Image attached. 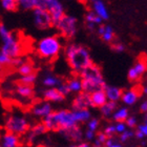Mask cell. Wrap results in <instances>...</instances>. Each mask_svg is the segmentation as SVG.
<instances>
[{
	"label": "cell",
	"mask_w": 147,
	"mask_h": 147,
	"mask_svg": "<svg viewBox=\"0 0 147 147\" xmlns=\"http://www.w3.org/2000/svg\"><path fill=\"white\" fill-rule=\"evenodd\" d=\"M42 123L46 130H59L64 134L78 127L73 111L66 109L53 111L43 119Z\"/></svg>",
	"instance_id": "obj_1"
},
{
	"label": "cell",
	"mask_w": 147,
	"mask_h": 147,
	"mask_svg": "<svg viewBox=\"0 0 147 147\" xmlns=\"http://www.w3.org/2000/svg\"><path fill=\"white\" fill-rule=\"evenodd\" d=\"M65 56L68 65L76 73H81L92 64L88 49L82 45L69 44L65 49Z\"/></svg>",
	"instance_id": "obj_2"
},
{
	"label": "cell",
	"mask_w": 147,
	"mask_h": 147,
	"mask_svg": "<svg viewBox=\"0 0 147 147\" xmlns=\"http://www.w3.org/2000/svg\"><path fill=\"white\" fill-rule=\"evenodd\" d=\"M80 77L82 80V92L92 94L96 90L104 89L106 83L102 76L101 69L96 64H92L84 71L80 73Z\"/></svg>",
	"instance_id": "obj_3"
},
{
	"label": "cell",
	"mask_w": 147,
	"mask_h": 147,
	"mask_svg": "<svg viewBox=\"0 0 147 147\" xmlns=\"http://www.w3.org/2000/svg\"><path fill=\"white\" fill-rule=\"evenodd\" d=\"M0 39L2 42L0 52L12 59L19 58L22 52L21 44L15 34L9 31L4 23H0Z\"/></svg>",
	"instance_id": "obj_4"
},
{
	"label": "cell",
	"mask_w": 147,
	"mask_h": 147,
	"mask_svg": "<svg viewBox=\"0 0 147 147\" xmlns=\"http://www.w3.org/2000/svg\"><path fill=\"white\" fill-rule=\"evenodd\" d=\"M62 49L61 40L57 36H46L38 41L36 45L37 54L44 59H53L60 54Z\"/></svg>",
	"instance_id": "obj_5"
},
{
	"label": "cell",
	"mask_w": 147,
	"mask_h": 147,
	"mask_svg": "<svg viewBox=\"0 0 147 147\" xmlns=\"http://www.w3.org/2000/svg\"><path fill=\"white\" fill-rule=\"evenodd\" d=\"M6 131L14 134V135H23L30 129L28 121L24 117L18 116V115H12L9 116L4 124Z\"/></svg>",
	"instance_id": "obj_6"
},
{
	"label": "cell",
	"mask_w": 147,
	"mask_h": 147,
	"mask_svg": "<svg viewBox=\"0 0 147 147\" xmlns=\"http://www.w3.org/2000/svg\"><path fill=\"white\" fill-rule=\"evenodd\" d=\"M60 34L66 38H71L77 33V18L71 15H64L55 24Z\"/></svg>",
	"instance_id": "obj_7"
},
{
	"label": "cell",
	"mask_w": 147,
	"mask_h": 147,
	"mask_svg": "<svg viewBox=\"0 0 147 147\" xmlns=\"http://www.w3.org/2000/svg\"><path fill=\"white\" fill-rule=\"evenodd\" d=\"M33 17H34V24L39 30H46L53 25L51 15L45 9L36 7L33 11Z\"/></svg>",
	"instance_id": "obj_8"
},
{
	"label": "cell",
	"mask_w": 147,
	"mask_h": 147,
	"mask_svg": "<svg viewBox=\"0 0 147 147\" xmlns=\"http://www.w3.org/2000/svg\"><path fill=\"white\" fill-rule=\"evenodd\" d=\"M45 5L46 11L49 12L51 18H52L53 25H55L65 15L64 7L62 5V3L58 0H45Z\"/></svg>",
	"instance_id": "obj_9"
},
{
	"label": "cell",
	"mask_w": 147,
	"mask_h": 147,
	"mask_svg": "<svg viewBox=\"0 0 147 147\" xmlns=\"http://www.w3.org/2000/svg\"><path fill=\"white\" fill-rule=\"evenodd\" d=\"M147 71V63L145 61L139 60L135 63L132 67L129 68L127 77L130 82H136L141 78L143 75Z\"/></svg>",
	"instance_id": "obj_10"
},
{
	"label": "cell",
	"mask_w": 147,
	"mask_h": 147,
	"mask_svg": "<svg viewBox=\"0 0 147 147\" xmlns=\"http://www.w3.org/2000/svg\"><path fill=\"white\" fill-rule=\"evenodd\" d=\"M88 106H90V97H89V94H87V92H81L74 99V110L87 109Z\"/></svg>",
	"instance_id": "obj_11"
},
{
	"label": "cell",
	"mask_w": 147,
	"mask_h": 147,
	"mask_svg": "<svg viewBox=\"0 0 147 147\" xmlns=\"http://www.w3.org/2000/svg\"><path fill=\"white\" fill-rule=\"evenodd\" d=\"M89 97H90V106H92V107L101 108L107 102V98H106L104 89L96 90V92L89 94Z\"/></svg>",
	"instance_id": "obj_12"
},
{
	"label": "cell",
	"mask_w": 147,
	"mask_h": 147,
	"mask_svg": "<svg viewBox=\"0 0 147 147\" xmlns=\"http://www.w3.org/2000/svg\"><path fill=\"white\" fill-rule=\"evenodd\" d=\"M92 12L95 13L98 17H100L102 19V21L103 20H107L109 18L108 9L103 1H101V0H94L92 2Z\"/></svg>",
	"instance_id": "obj_13"
},
{
	"label": "cell",
	"mask_w": 147,
	"mask_h": 147,
	"mask_svg": "<svg viewBox=\"0 0 147 147\" xmlns=\"http://www.w3.org/2000/svg\"><path fill=\"white\" fill-rule=\"evenodd\" d=\"M32 113H34L35 116L40 117V118H45L49 115L53 113V108L52 105L49 104V102H41V103H38L33 107L32 109Z\"/></svg>",
	"instance_id": "obj_14"
},
{
	"label": "cell",
	"mask_w": 147,
	"mask_h": 147,
	"mask_svg": "<svg viewBox=\"0 0 147 147\" xmlns=\"http://www.w3.org/2000/svg\"><path fill=\"white\" fill-rule=\"evenodd\" d=\"M0 144L2 147H18L20 144L19 141V136L11 134V132H4L1 136L0 139Z\"/></svg>",
	"instance_id": "obj_15"
},
{
	"label": "cell",
	"mask_w": 147,
	"mask_h": 147,
	"mask_svg": "<svg viewBox=\"0 0 147 147\" xmlns=\"http://www.w3.org/2000/svg\"><path fill=\"white\" fill-rule=\"evenodd\" d=\"M139 96H140V92H138L137 88L128 89V90L123 92L121 100L126 105H134L136 102L138 101Z\"/></svg>",
	"instance_id": "obj_16"
},
{
	"label": "cell",
	"mask_w": 147,
	"mask_h": 147,
	"mask_svg": "<svg viewBox=\"0 0 147 147\" xmlns=\"http://www.w3.org/2000/svg\"><path fill=\"white\" fill-rule=\"evenodd\" d=\"M105 95H106V98H107V101L109 102H118L119 100H121V97H122V89H120L119 87H116V86H107L104 88Z\"/></svg>",
	"instance_id": "obj_17"
},
{
	"label": "cell",
	"mask_w": 147,
	"mask_h": 147,
	"mask_svg": "<svg viewBox=\"0 0 147 147\" xmlns=\"http://www.w3.org/2000/svg\"><path fill=\"white\" fill-rule=\"evenodd\" d=\"M43 98L46 102H62L64 96H62L57 88H47L43 92Z\"/></svg>",
	"instance_id": "obj_18"
},
{
	"label": "cell",
	"mask_w": 147,
	"mask_h": 147,
	"mask_svg": "<svg viewBox=\"0 0 147 147\" xmlns=\"http://www.w3.org/2000/svg\"><path fill=\"white\" fill-rule=\"evenodd\" d=\"M16 92L19 97L23 99H30L34 96V88L30 85H23V84H19L16 88Z\"/></svg>",
	"instance_id": "obj_19"
},
{
	"label": "cell",
	"mask_w": 147,
	"mask_h": 147,
	"mask_svg": "<svg viewBox=\"0 0 147 147\" xmlns=\"http://www.w3.org/2000/svg\"><path fill=\"white\" fill-rule=\"evenodd\" d=\"M129 117V110L126 107H121L119 109H117L115 113H113V119L118 122H125L126 119Z\"/></svg>",
	"instance_id": "obj_20"
},
{
	"label": "cell",
	"mask_w": 147,
	"mask_h": 147,
	"mask_svg": "<svg viewBox=\"0 0 147 147\" xmlns=\"http://www.w3.org/2000/svg\"><path fill=\"white\" fill-rule=\"evenodd\" d=\"M74 117L77 123L85 122L90 120V113L88 109H80V110H73Z\"/></svg>",
	"instance_id": "obj_21"
},
{
	"label": "cell",
	"mask_w": 147,
	"mask_h": 147,
	"mask_svg": "<svg viewBox=\"0 0 147 147\" xmlns=\"http://www.w3.org/2000/svg\"><path fill=\"white\" fill-rule=\"evenodd\" d=\"M61 83V79H59L58 77L52 76V75L45 76L43 79V85L46 86V87H49V88H56V86L58 87Z\"/></svg>",
	"instance_id": "obj_22"
},
{
	"label": "cell",
	"mask_w": 147,
	"mask_h": 147,
	"mask_svg": "<svg viewBox=\"0 0 147 147\" xmlns=\"http://www.w3.org/2000/svg\"><path fill=\"white\" fill-rule=\"evenodd\" d=\"M69 92H82V80L78 78H73L66 82Z\"/></svg>",
	"instance_id": "obj_23"
},
{
	"label": "cell",
	"mask_w": 147,
	"mask_h": 147,
	"mask_svg": "<svg viewBox=\"0 0 147 147\" xmlns=\"http://www.w3.org/2000/svg\"><path fill=\"white\" fill-rule=\"evenodd\" d=\"M39 0H19L18 6L24 11H34L38 6Z\"/></svg>",
	"instance_id": "obj_24"
},
{
	"label": "cell",
	"mask_w": 147,
	"mask_h": 147,
	"mask_svg": "<svg viewBox=\"0 0 147 147\" xmlns=\"http://www.w3.org/2000/svg\"><path fill=\"white\" fill-rule=\"evenodd\" d=\"M116 107H117L116 102L107 101L101 108H100V110H101V113H102V115H103V116L109 117V116H111L115 111H116Z\"/></svg>",
	"instance_id": "obj_25"
},
{
	"label": "cell",
	"mask_w": 147,
	"mask_h": 147,
	"mask_svg": "<svg viewBox=\"0 0 147 147\" xmlns=\"http://www.w3.org/2000/svg\"><path fill=\"white\" fill-rule=\"evenodd\" d=\"M1 6L4 11L7 12H15L18 9V1L16 0H1Z\"/></svg>",
	"instance_id": "obj_26"
},
{
	"label": "cell",
	"mask_w": 147,
	"mask_h": 147,
	"mask_svg": "<svg viewBox=\"0 0 147 147\" xmlns=\"http://www.w3.org/2000/svg\"><path fill=\"white\" fill-rule=\"evenodd\" d=\"M18 73L20 74L21 77L32 75V74H34V66L30 62H24L18 67Z\"/></svg>",
	"instance_id": "obj_27"
},
{
	"label": "cell",
	"mask_w": 147,
	"mask_h": 147,
	"mask_svg": "<svg viewBox=\"0 0 147 147\" xmlns=\"http://www.w3.org/2000/svg\"><path fill=\"white\" fill-rule=\"evenodd\" d=\"M46 131L45 126L43 125V123H38L35 126H33L31 129V134H30V139H34L37 136H40Z\"/></svg>",
	"instance_id": "obj_28"
},
{
	"label": "cell",
	"mask_w": 147,
	"mask_h": 147,
	"mask_svg": "<svg viewBox=\"0 0 147 147\" xmlns=\"http://www.w3.org/2000/svg\"><path fill=\"white\" fill-rule=\"evenodd\" d=\"M85 20L87 23H92V24H95V25H101V23H102V19L96 15L92 11V12H88L87 14H86Z\"/></svg>",
	"instance_id": "obj_29"
},
{
	"label": "cell",
	"mask_w": 147,
	"mask_h": 147,
	"mask_svg": "<svg viewBox=\"0 0 147 147\" xmlns=\"http://www.w3.org/2000/svg\"><path fill=\"white\" fill-rule=\"evenodd\" d=\"M36 79H37V75L34 73V74H32V75H28V76L20 77L19 82H20V84H23V85L32 86V84H34V83H35Z\"/></svg>",
	"instance_id": "obj_30"
},
{
	"label": "cell",
	"mask_w": 147,
	"mask_h": 147,
	"mask_svg": "<svg viewBox=\"0 0 147 147\" xmlns=\"http://www.w3.org/2000/svg\"><path fill=\"white\" fill-rule=\"evenodd\" d=\"M101 37L105 42H110V41H113V37H115V33H113V28H111L110 25H105L104 34L102 35Z\"/></svg>",
	"instance_id": "obj_31"
},
{
	"label": "cell",
	"mask_w": 147,
	"mask_h": 147,
	"mask_svg": "<svg viewBox=\"0 0 147 147\" xmlns=\"http://www.w3.org/2000/svg\"><path fill=\"white\" fill-rule=\"evenodd\" d=\"M99 127V120L98 119H90L88 121V124H87V129L88 130H92V131L96 132V130L98 129Z\"/></svg>",
	"instance_id": "obj_32"
},
{
	"label": "cell",
	"mask_w": 147,
	"mask_h": 147,
	"mask_svg": "<svg viewBox=\"0 0 147 147\" xmlns=\"http://www.w3.org/2000/svg\"><path fill=\"white\" fill-rule=\"evenodd\" d=\"M135 136V131H132L130 129H126L125 131L121 134V137H120V140L122 142H126L127 140H129L130 138H132Z\"/></svg>",
	"instance_id": "obj_33"
},
{
	"label": "cell",
	"mask_w": 147,
	"mask_h": 147,
	"mask_svg": "<svg viewBox=\"0 0 147 147\" xmlns=\"http://www.w3.org/2000/svg\"><path fill=\"white\" fill-rule=\"evenodd\" d=\"M12 58H9V56L4 55L3 53L0 52V64L2 65H11L12 64Z\"/></svg>",
	"instance_id": "obj_34"
},
{
	"label": "cell",
	"mask_w": 147,
	"mask_h": 147,
	"mask_svg": "<svg viewBox=\"0 0 147 147\" xmlns=\"http://www.w3.org/2000/svg\"><path fill=\"white\" fill-rule=\"evenodd\" d=\"M56 88L58 89V92H60L62 96H64V97L69 94V89H68L67 84H66V83H61V84H60L58 87H56Z\"/></svg>",
	"instance_id": "obj_35"
},
{
	"label": "cell",
	"mask_w": 147,
	"mask_h": 147,
	"mask_svg": "<svg viewBox=\"0 0 147 147\" xmlns=\"http://www.w3.org/2000/svg\"><path fill=\"white\" fill-rule=\"evenodd\" d=\"M103 132L107 136L108 138H113V136L116 134V127H115V125H108L105 127Z\"/></svg>",
	"instance_id": "obj_36"
},
{
	"label": "cell",
	"mask_w": 147,
	"mask_h": 147,
	"mask_svg": "<svg viewBox=\"0 0 147 147\" xmlns=\"http://www.w3.org/2000/svg\"><path fill=\"white\" fill-rule=\"evenodd\" d=\"M125 124L129 128H134L137 126V118L136 117H128L125 121Z\"/></svg>",
	"instance_id": "obj_37"
},
{
	"label": "cell",
	"mask_w": 147,
	"mask_h": 147,
	"mask_svg": "<svg viewBox=\"0 0 147 147\" xmlns=\"http://www.w3.org/2000/svg\"><path fill=\"white\" fill-rule=\"evenodd\" d=\"M115 127H116V132H119V134H123L127 129L125 122H118L115 125Z\"/></svg>",
	"instance_id": "obj_38"
},
{
	"label": "cell",
	"mask_w": 147,
	"mask_h": 147,
	"mask_svg": "<svg viewBox=\"0 0 147 147\" xmlns=\"http://www.w3.org/2000/svg\"><path fill=\"white\" fill-rule=\"evenodd\" d=\"M107 139H108L107 136L102 131V132H98V134H97V139H96V140H98V141L100 142L102 145H104V143L106 142V140H107Z\"/></svg>",
	"instance_id": "obj_39"
},
{
	"label": "cell",
	"mask_w": 147,
	"mask_h": 147,
	"mask_svg": "<svg viewBox=\"0 0 147 147\" xmlns=\"http://www.w3.org/2000/svg\"><path fill=\"white\" fill-rule=\"evenodd\" d=\"M111 47H113V51L117 53H122V52H124V49H125V46L123 45L122 43H113Z\"/></svg>",
	"instance_id": "obj_40"
},
{
	"label": "cell",
	"mask_w": 147,
	"mask_h": 147,
	"mask_svg": "<svg viewBox=\"0 0 147 147\" xmlns=\"http://www.w3.org/2000/svg\"><path fill=\"white\" fill-rule=\"evenodd\" d=\"M85 138H86V140H88V141H92V140H95V138H96V132H94V131H92V130H86V132H85Z\"/></svg>",
	"instance_id": "obj_41"
},
{
	"label": "cell",
	"mask_w": 147,
	"mask_h": 147,
	"mask_svg": "<svg viewBox=\"0 0 147 147\" xmlns=\"http://www.w3.org/2000/svg\"><path fill=\"white\" fill-rule=\"evenodd\" d=\"M138 130L141 131L144 137H147V123H144V124H141V125L138 126Z\"/></svg>",
	"instance_id": "obj_42"
},
{
	"label": "cell",
	"mask_w": 147,
	"mask_h": 147,
	"mask_svg": "<svg viewBox=\"0 0 147 147\" xmlns=\"http://www.w3.org/2000/svg\"><path fill=\"white\" fill-rule=\"evenodd\" d=\"M24 62H23V60H22L20 57L19 58H15L12 60V65H14V66H17V67H19L21 64H23Z\"/></svg>",
	"instance_id": "obj_43"
},
{
	"label": "cell",
	"mask_w": 147,
	"mask_h": 147,
	"mask_svg": "<svg viewBox=\"0 0 147 147\" xmlns=\"http://www.w3.org/2000/svg\"><path fill=\"white\" fill-rule=\"evenodd\" d=\"M140 110H141L142 113H147V100H145V101L142 102L141 106H140Z\"/></svg>",
	"instance_id": "obj_44"
},
{
	"label": "cell",
	"mask_w": 147,
	"mask_h": 147,
	"mask_svg": "<svg viewBox=\"0 0 147 147\" xmlns=\"http://www.w3.org/2000/svg\"><path fill=\"white\" fill-rule=\"evenodd\" d=\"M113 143H115V140H113V138H108L107 140H106V142L104 143V145H105V147H109V146H111Z\"/></svg>",
	"instance_id": "obj_45"
},
{
	"label": "cell",
	"mask_w": 147,
	"mask_h": 147,
	"mask_svg": "<svg viewBox=\"0 0 147 147\" xmlns=\"http://www.w3.org/2000/svg\"><path fill=\"white\" fill-rule=\"evenodd\" d=\"M135 137L137 139H139V140H142V139H144L145 137H144V135L142 134L141 131H139L138 129H137V131H135Z\"/></svg>",
	"instance_id": "obj_46"
},
{
	"label": "cell",
	"mask_w": 147,
	"mask_h": 147,
	"mask_svg": "<svg viewBox=\"0 0 147 147\" xmlns=\"http://www.w3.org/2000/svg\"><path fill=\"white\" fill-rule=\"evenodd\" d=\"M104 31H105V25H99L98 28V34L100 35V36H102V35L104 34Z\"/></svg>",
	"instance_id": "obj_47"
},
{
	"label": "cell",
	"mask_w": 147,
	"mask_h": 147,
	"mask_svg": "<svg viewBox=\"0 0 147 147\" xmlns=\"http://www.w3.org/2000/svg\"><path fill=\"white\" fill-rule=\"evenodd\" d=\"M92 146H94V147H102V144L98 141V140H95V141H94V145H92Z\"/></svg>",
	"instance_id": "obj_48"
},
{
	"label": "cell",
	"mask_w": 147,
	"mask_h": 147,
	"mask_svg": "<svg viewBox=\"0 0 147 147\" xmlns=\"http://www.w3.org/2000/svg\"><path fill=\"white\" fill-rule=\"evenodd\" d=\"M87 28H88V30H90V31H92L94 28H96L95 24H92V23H87Z\"/></svg>",
	"instance_id": "obj_49"
},
{
	"label": "cell",
	"mask_w": 147,
	"mask_h": 147,
	"mask_svg": "<svg viewBox=\"0 0 147 147\" xmlns=\"http://www.w3.org/2000/svg\"><path fill=\"white\" fill-rule=\"evenodd\" d=\"M77 147H90V146L87 143H80L79 145H77Z\"/></svg>",
	"instance_id": "obj_50"
},
{
	"label": "cell",
	"mask_w": 147,
	"mask_h": 147,
	"mask_svg": "<svg viewBox=\"0 0 147 147\" xmlns=\"http://www.w3.org/2000/svg\"><path fill=\"white\" fill-rule=\"evenodd\" d=\"M142 92H143L144 95L147 96V85H145V86H143V87H142Z\"/></svg>",
	"instance_id": "obj_51"
},
{
	"label": "cell",
	"mask_w": 147,
	"mask_h": 147,
	"mask_svg": "<svg viewBox=\"0 0 147 147\" xmlns=\"http://www.w3.org/2000/svg\"><path fill=\"white\" fill-rule=\"evenodd\" d=\"M109 147H122V145L119 144V143H116V142H115V143H113V144L111 145V146H109Z\"/></svg>",
	"instance_id": "obj_52"
},
{
	"label": "cell",
	"mask_w": 147,
	"mask_h": 147,
	"mask_svg": "<svg viewBox=\"0 0 147 147\" xmlns=\"http://www.w3.org/2000/svg\"><path fill=\"white\" fill-rule=\"evenodd\" d=\"M144 123H147V113H145V116H144Z\"/></svg>",
	"instance_id": "obj_53"
},
{
	"label": "cell",
	"mask_w": 147,
	"mask_h": 147,
	"mask_svg": "<svg viewBox=\"0 0 147 147\" xmlns=\"http://www.w3.org/2000/svg\"><path fill=\"white\" fill-rule=\"evenodd\" d=\"M2 67H3V66H2V65H1V64H0V71H2Z\"/></svg>",
	"instance_id": "obj_54"
},
{
	"label": "cell",
	"mask_w": 147,
	"mask_h": 147,
	"mask_svg": "<svg viewBox=\"0 0 147 147\" xmlns=\"http://www.w3.org/2000/svg\"><path fill=\"white\" fill-rule=\"evenodd\" d=\"M1 136H2V132H1V129H0V139H1Z\"/></svg>",
	"instance_id": "obj_55"
},
{
	"label": "cell",
	"mask_w": 147,
	"mask_h": 147,
	"mask_svg": "<svg viewBox=\"0 0 147 147\" xmlns=\"http://www.w3.org/2000/svg\"><path fill=\"white\" fill-rule=\"evenodd\" d=\"M71 147H77V145H71Z\"/></svg>",
	"instance_id": "obj_56"
},
{
	"label": "cell",
	"mask_w": 147,
	"mask_h": 147,
	"mask_svg": "<svg viewBox=\"0 0 147 147\" xmlns=\"http://www.w3.org/2000/svg\"><path fill=\"white\" fill-rule=\"evenodd\" d=\"M0 147H2V146H1V144H0Z\"/></svg>",
	"instance_id": "obj_57"
}]
</instances>
